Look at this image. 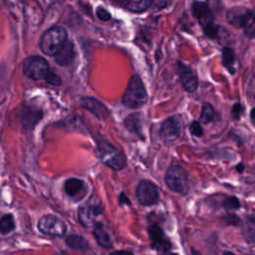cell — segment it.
<instances>
[{
	"mask_svg": "<svg viewBox=\"0 0 255 255\" xmlns=\"http://www.w3.org/2000/svg\"><path fill=\"white\" fill-rule=\"evenodd\" d=\"M147 101L148 93L141 77L139 75L132 76L122 98L123 105L129 109H138L143 107Z\"/></svg>",
	"mask_w": 255,
	"mask_h": 255,
	"instance_id": "1",
	"label": "cell"
},
{
	"mask_svg": "<svg viewBox=\"0 0 255 255\" xmlns=\"http://www.w3.org/2000/svg\"><path fill=\"white\" fill-rule=\"evenodd\" d=\"M68 40V34L64 27L53 26L48 29L40 39V49L47 55L54 57L65 45Z\"/></svg>",
	"mask_w": 255,
	"mask_h": 255,
	"instance_id": "2",
	"label": "cell"
},
{
	"mask_svg": "<svg viewBox=\"0 0 255 255\" xmlns=\"http://www.w3.org/2000/svg\"><path fill=\"white\" fill-rule=\"evenodd\" d=\"M97 153L101 161L114 171H121L127 165V159L125 154L114 145L106 140L98 141Z\"/></svg>",
	"mask_w": 255,
	"mask_h": 255,
	"instance_id": "3",
	"label": "cell"
},
{
	"mask_svg": "<svg viewBox=\"0 0 255 255\" xmlns=\"http://www.w3.org/2000/svg\"><path fill=\"white\" fill-rule=\"evenodd\" d=\"M227 22L235 28L243 29L245 35L253 38L255 34L254 12L244 7H234L227 12Z\"/></svg>",
	"mask_w": 255,
	"mask_h": 255,
	"instance_id": "4",
	"label": "cell"
},
{
	"mask_svg": "<svg viewBox=\"0 0 255 255\" xmlns=\"http://www.w3.org/2000/svg\"><path fill=\"white\" fill-rule=\"evenodd\" d=\"M166 187L174 193L186 195L189 191V173L181 164H172L164 176Z\"/></svg>",
	"mask_w": 255,
	"mask_h": 255,
	"instance_id": "5",
	"label": "cell"
},
{
	"mask_svg": "<svg viewBox=\"0 0 255 255\" xmlns=\"http://www.w3.org/2000/svg\"><path fill=\"white\" fill-rule=\"evenodd\" d=\"M49 70L48 62L41 56H30L23 63V73L35 81L44 79Z\"/></svg>",
	"mask_w": 255,
	"mask_h": 255,
	"instance_id": "6",
	"label": "cell"
},
{
	"mask_svg": "<svg viewBox=\"0 0 255 255\" xmlns=\"http://www.w3.org/2000/svg\"><path fill=\"white\" fill-rule=\"evenodd\" d=\"M136 199L141 205L150 206L157 204L159 194L157 187L151 181H141L136 189Z\"/></svg>",
	"mask_w": 255,
	"mask_h": 255,
	"instance_id": "7",
	"label": "cell"
},
{
	"mask_svg": "<svg viewBox=\"0 0 255 255\" xmlns=\"http://www.w3.org/2000/svg\"><path fill=\"white\" fill-rule=\"evenodd\" d=\"M152 248L160 254H166L172 248V242L165 235L161 226L157 223H151L148 228Z\"/></svg>",
	"mask_w": 255,
	"mask_h": 255,
	"instance_id": "8",
	"label": "cell"
},
{
	"mask_svg": "<svg viewBox=\"0 0 255 255\" xmlns=\"http://www.w3.org/2000/svg\"><path fill=\"white\" fill-rule=\"evenodd\" d=\"M38 229L43 234L52 237H62L67 232V225L59 217L48 214L40 218L38 222Z\"/></svg>",
	"mask_w": 255,
	"mask_h": 255,
	"instance_id": "9",
	"label": "cell"
},
{
	"mask_svg": "<svg viewBox=\"0 0 255 255\" xmlns=\"http://www.w3.org/2000/svg\"><path fill=\"white\" fill-rule=\"evenodd\" d=\"M182 126L181 121L177 116L167 118L161 125L159 130V137L164 143L171 144L177 141L181 136Z\"/></svg>",
	"mask_w": 255,
	"mask_h": 255,
	"instance_id": "10",
	"label": "cell"
},
{
	"mask_svg": "<svg viewBox=\"0 0 255 255\" xmlns=\"http://www.w3.org/2000/svg\"><path fill=\"white\" fill-rule=\"evenodd\" d=\"M104 212V206L101 204H86L84 206H81L79 208V212H78V216H79V221L80 223L85 226V227H89V226H93L96 222L94 221V219L103 214Z\"/></svg>",
	"mask_w": 255,
	"mask_h": 255,
	"instance_id": "11",
	"label": "cell"
},
{
	"mask_svg": "<svg viewBox=\"0 0 255 255\" xmlns=\"http://www.w3.org/2000/svg\"><path fill=\"white\" fill-rule=\"evenodd\" d=\"M178 65H179V77H180V81L182 83L183 88L189 93H194L199 87V81L196 73L191 67L181 62H179Z\"/></svg>",
	"mask_w": 255,
	"mask_h": 255,
	"instance_id": "12",
	"label": "cell"
},
{
	"mask_svg": "<svg viewBox=\"0 0 255 255\" xmlns=\"http://www.w3.org/2000/svg\"><path fill=\"white\" fill-rule=\"evenodd\" d=\"M192 11L203 29L211 26L213 23V15L209 5L204 1H195L192 5Z\"/></svg>",
	"mask_w": 255,
	"mask_h": 255,
	"instance_id": "13",
	"label": "cell"
},
{
	"mask_svg": "<svg viewBox=\"0 0 255 255\" xmlns=\"http://www.w3.org/2000/svg\"><path fill=\"white\" fill-rule=\"evenodd\" d=\"M81 107L88 110L95 117H97L102 121L106 120L110 115L108 108L102 102H100L98 99H95V98H91V97L83 98L81 100Z\"/></svg>",
	"mask_w": 255,
	"mask_h": 255,
	"instance_id": "14",
	"label": "cell"
},
{
	"mask_svg": "<svg viewBox=\"0 0 255 255\" xmlns=\"http://www.w3.org/2000/svg\"><path fill=\"white\" fill-rule=\"evenodd\" d=\"M55 62L62 67H67L72 64L76 57V49L73 42L67 40L62 49L54 56Z\"/></svg>",
	"mask_w": 255,
	"mask_h": 255,
	"instance_id": "15",
	"label": "cell"
},
{
	"mask_svg": "<svg viewBox=\"0 0 255 255\" xmlns=\"http://www.w3.org/2000/svg\"><path fill=\"white\" fill-rule=\"evenodd\" d=\"M93 234L98 242V244L103 248H112L113 247V241L109 234V232L106 230L105 226L101 222H96L93 225Z\"/></svg>",
	"mask_w": 255,
	"mask_h": 255,
	"instance_id": "16",
	"label": "cell"
},
{
	"mask_svg": "<svg viewBox=\"0 0 255 255\" xmlns=\"http://www.w3.org/2000/svg\"><path fill=\"white\" fill-rule=\"evenodd\" d=\"M65 243L69 248L79 252H87L90 249L89 242L83 236L77 235V234L69 235L65 239Z\"/></svg>",
	"mask_w": 255,
	"mask_h": 255,
	"instance_id": "17",
	"label": "cell"
},
{
	"mask_svg": "<svg viewBox=\"0 0 255 255\" xmlns=\"http://www.w3.org/2000/svg\"><path fill=\"white\" fill-rule=\"evenodd\" d=\"M84 182L77 178L68 179L64 184V191L66 195L70 198L77 197L84 189Z\"/></svg>",
	"mask_w": 255,
	"mask_h": 255,
	"instance_id": "18",
	"label": "cell"
},
{
	"mask_svg": "<svg viewBox=\"0 0 255 255\" xmlns=\"http://www.w3.org/2000/svg\"><path fill=\"white\" fill-rule=\"evenodd\" d=\"M125 127L129 132L137 134L138 136L143 138V136H142V119H141L140 114L135 113V114L129 115V117H127L125 120Z\"/></svg>",
	"mask_w": 255,
	"mask_h": 255,
	"instance_id": "19",
	"label": "cell"
},
{
	"mask_svg": "<svg viewBox=\"0 0 255 255\" xmlns=\"http://www.w3.org/2000/svg\"><path fill=\"white\" fill-rule=\"evenodd\" d=\"M242 235L248 243H253L255 239V220L252 215L245 218L242 225Z\"/></svg>",
	"mask_w": 255,
	"mask_h": 255,
	"instance_id": "20",
	"label": "cell"
},
{
	"mask_svg": "<svg viewBox=\"0 0 255 255\" xmlns=\"http://www.w3.org/2000/svg\"><path fill=\"white\" fill-rule=\"evenodd\" d=\"M235 60H236V57L233 49L229 47H224L222 49V65L227 69V71L230 74L235 73V69H234Z\"/></svg>",
	"mask_w": 255,
	"mask_h": 255,
	"instance_id": "21",
	"label": "cell"
},
{
	"mask_svg": "<svg viewBox=\"0 0 255 255\" xmlns=\"http://www.w3.org/2000/svg\"><path fill=\"white\" fill-rule=\"evenodd\" d=\"M214 108L211 104L209 103H204L203 105V108H202V114H201V119H200V123L202 125H207L209 124L210 122L213 121L214 119Z\"/></svg>",
	"mask_w": 255,
	"mask_h": 255,
	"instance_id": "22",
	"label": "cell"
},
{
	"mask_svg": "<svg viewBox=\"0 0 255 255\" xmlns=\"http://www.w3.org/2000/svg\"><path fill=\"white\" fill-rule=\"evenodd\" d=\"M153 4V0H137L136 2H131L127 8L135 13H142L147 11Z\"/></svg>",
	"mask_w": 255,
	"mask_h": 255,
	"instance_id": "23",
	"label": "cell"
},
{
	"mask_svg": "<svg viewBox=\"0 0 255 255\" xmlns=\"http://www.w3.org/2000/svg\"><path fill=\"white\" fill-rule=\"evenodd\" d=\"M15 228L14 218L11 214L4 215L0 219V232L2 234H8Z\"/></svg>",
	"mask_w": 255,
	"mask_h": 255,
	"instance_id": "24",
	"label": "cell"
},
{
	"mask_svg": "<svg viewBox=\"0 0 255 255\" xmlns=\"http://www.w3.org/2000/svg\"><path fill=\"white\" fill-rule=\"evenodd\" d=\"M223 207L225 209H231V210H236L240 208V203L239 200L236 197H228L224 202H223Z\"/></svg>",
	"mask_w": 255,
	"mask_h": 255,
	"instance_id": "25",
	"label": "cell"
},
{
	"mask_svg": "<svg viewBox=\"0 0 255 255\" xmlns=\"http://www.w3.org/2000/svg\"><path fill=\"white\" fill-rule=\"evenodd\" d=\"M44 80H45L48 84L52 85V86H61V85H62V80H61V78H60L56 73H54V72L51 71V70H49V72H48L47 75L45 76Z\"/></svg>",
	"mask_w": 255,
	"mask_h": 255,
	"instance_id": "26",
	"label": "cell"
},
{
	"mask_svg": "<svg viewBox=\"0 0 255 255\" xmlns=\"http://www.w3.org/2000/svg\"><path fill=\"white\" fill-rule=\"evenodd\" d=\"M190 132L195 137H198V138L202 137L204 135V130H203L202 124L199 121L192 122L190 125Z\"/></svg>",
	"mask_w": 255,
	"mask_h": 255,
	"instance_id": "27",
	"label": "cell"
},
{
	"mask_svg": "<svg viewBox=\"0 0 255 255\" xmlns=\"http://www.w3.org/2000/svg\"><path fill=\"white\" fill-rule=\"evenodd\" d=\"M97 17L101 20V21H109L112 18L111 13L104 7H98L97 11H96Z\"/></svg>",
	"mask_w": 255,
	"mask_h": 255,
	"instance_id": "28",
	"label": "cell"
},
{
	"mask_svg": "<svg viewBox=\"0 0 255 255\" xmlns=\"http://www.w3.org/2000/svg\"><path fill=\"white\" fill-rule=\"evenodd\" d=\"M243 112H244V107H243V105L241 103L238 102V103L233 105V107H232V116H233V118L235 120H239L241 118Z\"/></svg>",
	"mask_w": 255,
	"mask_h": 255,
	"instance_id": "29",
	"label": "cell"
},
{
	"mask_svg": "<svg viewBox=\"0 0 255 255\" xmlns=\"http://www.w3.org/2000/svg\"><path fill=\"white\" fill-rule=\"evenodd\" d=\"M226 222H227V224H231V225L237 226L239 224V222H240V219H239V217L236 214H229L227 216Z\"/></svg>",
	"mask_w": 255,
	"mask_h": 255,
	"instance_id": "30",
	"label": "cell"
},
{
	"mask_svg": "<svg viewBox=\"0 0 255 255\" xmlns=\"http://www.w3.org/2000/svg\"><path fill=\"white\" fill-rule=\"evenodd\" d=\"M119 204L121 206L124 205H131V202L129 200V198L126 196L125 193H121V195L119 196Z\"/></svg>",
	"mask_w": 255,
	"mask_h": 255,
	"instance_id": "31",
	"label": "cell"
},
{
	"mask_svg": "<svg viewBox=\"0 0 255 255\" xmlns=\"http://www.w3.org/2000/svg\"><path fill=\"white\" fill-rule=\"evenodd\" d=\"M110 255H135L132 251H128V250H117L112 252Z\"/></svg>",
	"mask_w": 255,
	"mask_h": 255,
	"instance_id": "32",
	"label": "cell"
},
{
	"mask_svg": "<svg viewBox=\"0 0 255 255\" xmlns=\"http://www.w3.org/2000/svg\"><path fill=\"white\" fill-rule=\"evenodd\" d=\"M114 1H116V2H118V3H120V4H129V3H131V0H114Z\"/></svg>",
	"mask_w": 255,
	"mask_h": 255,
	"instance_id": "33",
	"label": "cell"
},
{
	"mask_svg": "<svg viewBox=\"0 0 255 255\" xmlns=\"http://www.w3.org/2000/svg\"><path fill=\"white\" fill-rule=\"evenodd\" d=\"M243 169H244V165H243L242 163H239V164L236 165V171H237L238 173H242Z\"/></svg>",
	"mask_w": 255,
	"mask_h": 255,
	"instance_id": "34",
	"label": "cell"
},
{
	"mask_svg": "<svg viewBox=\"0 0 255 255\" xmlns=\"http://www.w3.org/2000/svg\"><path fill=\"white\" fill-rule=\"evenodd\" d=\"M253 113H254V109H252V110H251V113H250V119H251L252 124H254V121H253Z\"/></svg>",
	"mask_w": 255,
	"mask_h": 255,
	"instance_id": "35",
	"label": "cell"
},
{
	"mask_svg": "<svg viewBox=\"0 0 255 255\" xmlns=\"http://www.w3.org/2000/svg\"><path fill=\"white\" fill-rule=\"evenodd\" d=\"M223 255H235V254L233 252H231V251H226V252L223 253Z\"/></svg>",
	"mask_w": 255,
	"mask_h": 255,
	"instance_id": "36",
	"label": "cell"
},
{
	"mask_svg": "<svg viewBox=\"0 0 255 255\" xmlns=\"http://www.w3.org/2000/svg\"><path fill=\"white\" fill-rule=\"evenodd\" d=\"M164 255H179V254L178 253H166Z\"/></svg>",
	"mask_w": 255,
	"mask_h": 255,
	"instance_id": "37",
	"label": "cell"
},
{
	"mask_svg": "<svg viewBox=\"0 0 255 255\" xmlns=\"http://www.w3.org/2000/svg\"><path fill=\"white\" fill-rule=\"evenodd\" d=\"M62 255H68V254H62Z\"/></svg>",
	"mask_w": 255,
	"mask_h": 255,
	"instance_id": "38",
	"label": "cell"
}]
</instances>
